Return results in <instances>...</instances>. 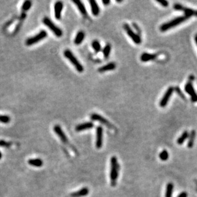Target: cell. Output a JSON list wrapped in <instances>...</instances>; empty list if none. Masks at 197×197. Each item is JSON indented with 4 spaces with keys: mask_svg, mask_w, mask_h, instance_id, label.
Instances as JSON below:
<instances>
[{
    "mask_svg": "<svg viewBox=\"0 0 197 197\" xmlns=\"http://www.w3.org/2000/svg\"><path fill=\"white\" fill-rule=\"evenodd\" d=\"M119 165L118 160L115 156H113L110 159V185L112 186H115L117 185V181L119 176Z\"/></svg>",
    "mask_w": 197,
    "mask_h": 197,
    "instance_id": "obj_1",
    "label": "cell"
},
{
    "mask_svg": "<svg viewBox=\"0 0 197 197\" xmlns=\"http://www.w3.org/2000/svg\"><path fill=\"white\" fill-rule=\"evenodd\" d=\"M190 18V16H188V15H183V16H181V17H178V18H175L172 20H171L169 22L163 24H162L161 26H160V31L162 32H164L167 31V30L171 29V28H173L174 27L176 26L181 24L184 22H185L186 20H188Z\"/></svg>",
    "mask_w": 197,
    "mask_h": 197,
    "instance_id": "obj_2",
    "label": "cell"
},
{
    "mask_svg": "<svg viewBox=\"0 0 197 197\" xmlns=\"http://www.w3.org/2000/svg\"><path fill=\"white\" fill-rule=\"evenodd\" d=\"M63 54L64 55H65V57L69 60L72 65L75 66L76 70L79 72L81 73L84 71V67L82 65V64L79 61V60L77 59L74 54L72 53L71 50L67 49L64 51Z\"/></svg>",
    "mask_w": 197,
    "mask_h": 197,
    "instance_id": "obj_3",
    "label": "cell"
},
{
    "mask_svg": "<svg viewBox=\"0 0 197 197\" xmlns=\"http://www.w3.org/2000/svg\"><path fill=\"white\" fill-rule=\"evenodd\" d=\"M43 23H44L46 26H47L51 31H52L54 35L58 37H61L63 35L62 30L58 28L56 25L54 24V23L48 18H44L42 20Z\"/></svg>",
    "mask_w": 197,
    "mask_h": 197,
    "instance_id": "obj_4",
    "label": "cell"
},
{
    "mask_svg": "<svg viewBox=\"0 0 197 197\" xmlns=\"http://www.w3.org/2000/svg\"><path fill=\"white\" fill-rule=\"evenodd\" d=\"M47 33L44 31V30H42L40 33H38L35 36L28 38L26 42V44L28 46L35 44L42 40L44 39L45 38L47 37Z\"/></svg>",
    "mask_w": 197,
    "mask_h": 197,
    "instance_id": "obj_5",
    "label": "cell"
},
{
    "mask_svg": "<svg viewBox=\"0 0 197 197\" xmlns=\"http://www.w3.org/2000/svg\"><path fill=\"white\" fill-rule=\"evenodd\" d=\"M123 28H124V29H125L126 32L127 33L128 36L131 38L132 40L134 41L135 44H141V42H142V39H141L140 36L133 31L132 29L129 26V24L127 23L124 24Z\"/></svg>",
    "mask_w": 197,
    "mask_h": 197,
    "instance_id": "obj_6",
    "label": "cell"
},
{
    "mask_svg": "<svg viewBox=\"0 0 197 197\" xmlns=\"http://www.w3.org/2000/svg\"><path fill=\"white\" fill-rule=\"evenodd\" d=\"M174 8L176 10L184 12L186 15L190 16V17H191V16L197 17V10L184 7L179 3H175L174 5Z\"/></svg>",
    "mask_w": 197,
    "mask_h": 197,
    "instance_id": "obj_7",
    "label": "cell"
},
{
    "mask_svg": "<svg viewBox=\"0 0 197 197\" xmlns=\"http://www.w3.org/2000/svg\"><path fill=\"white\" fill-rule=\"evenodd\" d=\"M185 91L191 96V99L193 102L197 101V94L193 88V85L191 81L188 82L185 85Z\"/></svg>",
    "mask_w": 197,
    "mask_h": 197,
    "instance_id": "obj_8",
    "label": "cell"
},
{
    "mask_svg": "<svg viewBox=\"0 0 197 197\" xmlns=\"http://www.w3.org/2000/svg\"><path fill=\"white\" fill-rule=\"evenodd\" d=\"M174 88L170 86L168 88V89L166 90L165 93L164 94L163 96L161 98V100H160V105L161 107H165L168 104L169 101L170 100V98L172 96V95L174 93Z\"/></svg>",
    "mask_w": 197,
    "mask_h": 197,
    "instance_id": "obj_9",
    "label": "cell"
},
{
    "mask_svg": "<svg viewBox=\"0 0 197 197\" xmlns=\"http://www.w3.org/2000/svg\"><path fill=\"white\" fill-rule=\"evenodd\" d=\"M91 119L93 121H97L100 122L103 125L107 126L110 129H114V126L111 124L107 119H106L101 115L97 114H93L91 115Z\"/></svg>",
    "mask_w": 197,
    "mask_h": 197,
    "instance_id": "obj_10",
    "label": "cell"
},
{
    "mask_svg": "<svg viewBox=\"0 0 197 197\" xmlns=\"http://www.w3.org/2000/svg\"><path fill=\"white\" fill-rule=\"evenodd\" d=\"M103 145V128L101 126H98L96 128V146L98 149L101 148Z\"/></svg>",
    "mask_w": 197,
    "mask_h": 197,
    "instance_id": "obj_11",
    "label": "cell"
},
{
    "mask_svg": "<svg viewBox=\"0 0 197 197\" xmlns=\"http://www.w3.org/2000/svg\"><path fill=\"white\" fill-rule=\"evenodd\" d=\"M63 8V3L61 1H57L54 4V15L56 19H61Z\"/></svg>",
    "mask_w": 197,
    "mask_h": 197,
    "instance_id": "obj_12",
    "label": "cell"
},
{
    "mask_svg": "<svg viewBox=\"0 0 197 197\" xmlns=\"http://www.w3.org/2000/svg\"><path fill=\"white\" fill-rule=\"evenodd\" d=\"M54 132L55 133V134H56V135L59 136V139H61V140L63 142H64L65 144L68 142V139L66 137V135L65 134V133L63 132V131L62 130L61 128L59 126H58V125L55 126L54 127Z\"/></svg>",
    "mask_w": 197,
    "mask_h": 197,
    "instance_id": "obj_13",
    "label": "cell"
},
{
    "mask_svg": "<svg viewBox=\"0 0 197 197\" xmlns=\"http://www.w3.org/2000/svg\"><path fill=\"white\" fill-rule=\"evenodd\" d=\"M93 126H94V125L93 123L87 122V123L80 124V125L77 126V127L75 128V130L77 131H81L91 129V128H93Z\"/></svg>",
    "mask_w": 197,
    "mask_h": 197,
    "instance_id": "obj_14",
    "label": "cell"
},
{
    "mask_svg": "<svg viewBox=\"0 0 197 197\" xmlns=\"http://www.w3.org/2000/svg\"><path fill=\"white\" fill-rule=\"evenodd\" d=\"M157 57V54H150L145 53H143L140 56V60L142 62H147L151 60H154Z\"/></svg>",
    "mask_w": 197,
    "mask_h": 197,
    "instance_id": "obj_15",
    "label": "cell"
},
{
    "mask_svg": "<svg viewBox=\"0 0 197 197\" xmlns=\"http://www.w3.org/2000/svg\"><path fill=\"white\" fill-rule=\"evenodd\" d=\"M89 2L91 8L92 14L95 16L98 15V14H100V8L98 5L97 2L95 0H90Z\"/></svg>",
    "mask_w": 197,
    "mask_h": 197,
    "instance_id": "obj_16",
    "label": "cell"
},
{
    "mask_svg": "<svg viewBox=\"0 0 197 197\" xmlns=\"http://www.w3.org/2000/svg\"><path fill=\"white\" fill-rule=\"evenodd\" d=\"M115 68H116V65H115V63H109L107 64V65L100 67L99 69H98V72L100 73H104L107 71L113 70Z\"/></svg>",
    "mask_w": 197,
    "mask_h": 197,
    "instance_id": "obj_17",
    "label": "cell"
},
{
    "mask_svg": "<svg viewBox=\"0 0 197 197\" xmlns=\"http://www.w3.org/2000/svg\"><path fill=\"white\" fill-rule=\"evenodd\" d=\"M89 189L88 188H84L80 190H79L76 192L73 193L71 194L72 197H82L88 195L89 193Z\"/></svg>",
    "mask_w": 197,
    "mask_h": 197,
    "instance_id": "obj_18",
    "label": "cell"
},
{
    "mask_svg": "<svg viewBox=\"0 0 197 197\" xmlns=\"http://www.w3.org/2000/svg\"><path fill=\"white\" fill-rule=\"evenodd\" d=\"M73 2H74L75 4V5L77 6V7L78 8V9H79V10L80 11V12L81 13V14H82L83 15H87L86 8H85V7L84 5V3L82 1H79V0H74Z\"/></svg>",
    "mask_w": 197,
    "mask_h": 197,
    "instance_id": "obj_19",
    "label": "cell"
},
{
    "mask_svg": "<svg viewBox=\"0 0 197 197\" xmlns=\"http://www.w3.org/2000/svg\"><path fill=\"white\" fill-rule=\"evenodd\" d=\"M85 38V33L82 31H80L77 34L74 40V44L76 45H80L82 43Z\"/></svg>",
    "mask_w": 197,
    "mask_h": 197,
    "instance_id": "obj_20",
    "label": "cell"
},
{
    "mask_svg": "<svg viewBox=\"0 0 197 197\" xmlns=\"http://www.w3.org/2000/svg\"><path fill=\"white\" fill-rule=\"evenodd\" d=\"M195 136H196V131L195 130H192L190 133V135H189V140L188 142V147L189 148H191L193 147L194 142L195 140Z\"/></svg>",
    "mask_w": 197,
    "mask_h": 197,
    "instance_id": "obj_21",
    "label": "cell"
},
{
    "mask_svg": "<svg viewBox=\"0 0 197 197\" xmlns=\"http://www.w3.org/2000/svg\"><path fill=\"white\" fill-rule=\"evenodd\" d=\"M189 136V133L188 131H185L182 133V134L179 136V139L177 140V143L179 145H182L185 142V141L188 138Z\"/></svg>",
    "mask_w": 197,
    "mask_h": 197,
    "instance_id": "obj_22",
    "label": "cell"
},
{
    "mask_svg": "<svg viewBox=\"0 0 197 197\" xmlns=\"http://www.w3.org/2000/svg\"><path fill=\"white\" fill-rule=\"evenodd\" d=\"M28 163L36 167H40L43 165V161L40 159H31L28 160Z\"/></svg>",
    "mask_w": 197,
    "mask_h": 197,
    "instance_id": "obj_23",
    "label": "cell"
},
{
    "mask_svg": "<svg viewBox=\"0 0 197 197\" xmlns=\"http://www.w3.org/2000/svg\"><path fill=\"white\" fill-rule=\"evenodd\" d=\"M174 189V185L172 183H169L167 186H166V194L165 197H172V193Z\"/></svg>",
    "mask_w": 197,
    "mask_h": 197,
    "instance_id": "obj_24",
    "label": "cell"
},
{
    "mask_svg": "<svg viewBox=\"0 0 197 197\" xmlns=\"http://www.w3.org/2000/svg\"><path fill=\"white\" fill-rule=\"evenodd\" d=\"M110 51H111V45H110V44H106L104 50H103V54H104V58L105 59L109 58L110 54Z\"/></svg>",
    "mask_w": 197,
    "mask_h": 197,
    "instance_id": "obj_25",
    "label": "cell"
},
{
    "mask_svg": "<svg viewBox=\"0 0 197 197\" xmlns=\"http://www.w3.org/2000/svg\"><path fill=\"white\" fill-rule=\"evenodd\" d=\"M92 47H93V49L95 50V53H99L100 51L101 50V49L100 43L98 42V40H94L92 42Z\"/></svg>",
    "mask_w": 197,
    "mask_h": 197,
    "instance_id": "obj_26",
    "label": "cell"
},
{
    "mask_svg": "<svg viewBox=\"0 0 197 197\" xmlns=\"http://www.w3.org/2000/svg\"><path fill=\"white\" fill-rule=\"evenodd\" d=\"M160 160L162 161H166L169 159V152L168 151H166V150H163V151H162L160 154Z\"/></svg>",
    "mask_w": 197,
    "mask_h": 197,
    "instance_id": "obj_27",
    "label": "cell"
},
{
    "mask_svg": "<svg viewBox=\"0 0 197 197\" xmlns=\"http://www.w3.org/2000/svg\"><path fill=\"white\" fill-rule=\"evenodd\" d=\"M32 5V3L30 1H26L24 2L23 5L22 6V10L23 11H28L29 9H30Z\"/></svg>",
    "mask_w": 197,
    "mask_h": 197,
    "instance_id": "obj_28",
    "label": "cell"
},
{
    "mask_svg": "<svg viewBox=\"0 0 197 197\" xmlns=\"http://www.w3.org/2000/svg\"><path fill=\"white\" fill-rule=\"evenodd\" d=\"M10 121V118L8 115H0V122L3 123H8Z\"/></svg>",
    "mask_w": 197,
    "mask_h": 197,
    "instance_id": "obj_29",
    "label": "cell"
},
{
    "mask_svg": "<svg viewBox=\"0 0 197 197\" xmlns=\"http://www.w3.org/2000/svg\"><path fill=\"white\" fill-rule=\"evenodd\" d=\"M174 90H175V91L177 92V93L178 94V95H179V96L181 97V98H182V99H184V100H185V99H186V97H185V95H184V94L182 93V92L181 91V89H180L179 87H177V86L175 87V88H174Z\"/></svg>",
    "mask_w": 197,
    "mask_h": 197,
    "instance_id": "obj_30",
    "label": "cell"
},
{
    "mask_svg": "<svg viewBox=\"0 0 197 197\" xmlns=\"http://www.w3.org/2000/svg\"><path fill=\"white\" fill-rule=\"evenodd\" d=\"M156 1L158 3H159L162 7H169V3L167 1H165V0H156Z\"/></svg>",
    "mask_w": 197,
    "mask_h": 197,
    "instance_id": "obj_31",
    "label": "cell"
},
{
    "mask_svg": "<svg viewBox=\"0 0 197 197\" xmlns=\"http://www.w3.org/2000/svg\"><path fill=\"white\" fill-rule=\"evenodd\" d=\"M132 26H133V27H134L135 28V29L136 30V34H137V35H139L140 36L141 35V33H142V32H141V30H140L139 26H138V24L134 23L132 24Z\"/></svg>",
    "mask_w": 197,
    "mask_h": 197,
    "instance_id": "obj_32",
    "label": "cell"
},
{
    "mask_svg": "<svg viewBox=\"0 0 197 197\" xmlns=\"http://www.w3.org/2000/svg\"><path fill=\"white\" fill-rule=\"evenodd\" d=\"M177 197H188V194L186 192H182L180 193Z\"/></svg>",
    "mask_w": 197,
    "mask_h": 197,
    "instance_id": "obj_33",
    "label": "cell"
},
{
    "mask_svg": "<svg viewBox=\"0 0 197 197\" xmlns=\"http://www.w3.org/2000/svg\"><path fill=\"white\" fill-rule=\"evenodd\" d=\"M102 2H103V3H104L105 6H107V5H109V4H110V0H103Z\"/></svg>",
    "mask_w": 197,
    "mask_h": 197,
    "instance_id": "obj_34",
    "label": "cell"
},
{
    "mask_svg": "<svg viewBox=\"0 0 197 197\" xmlns=\"http://www.w3.org/2000/svg\"><path fill=\"white\" fill-rule=\"evenodd\" d=\"M0 145H3V146H7V145H8V144L5 142H3V141H0Z\"/></svg>",
    "mask_w": 197,
    "mask_h": 197,
    "instance_id": "obj_35",
    "label": "cell"
},
{
    "mask_svg": "<svg viewBox=\"0 0 197 197\" xmlns=\"http://www.w3.org/2000/svg\"><path fill=\"white\" fill-rule=\"evenodd\" d=\"M195 42H196V44L197 45V34H196V35L195 36Z\"/></svg>",
    "mask_w": 197,
    "mask_h": 197,
    "instance_id": "obj_36",
    "label": "cell"
},
{
    "mask_svg": "<svg viewBox=\"0 0 197 197\" xmlns=\"http://www.w3.org/2000/svg\"><path fill=\"white\" fill-rule=\"evenodd\" d=\"M115 1L117 2V3H121V2H123L122 0H115Z\"/></svg>",
    "mask_w": 197,
    "mask_h": 197,
    "instance_id": "obj_37",
    "label": "cell"
},
{
    "mask_svg": "<svg viewBox=\"0 0 197 197\" xmlns=\"http://www.w3.org/2000/svg\"><path fill=\"white\" fill-rule=\"evenodd\" d=\"M1 157H2V154H1V152H0V160H1Z\"/></svg>",
    "mask_w": 197,
    "mask_h": 197,
    "instance_id": "obj_38",
    "label": "cell"
}]
</instances>
